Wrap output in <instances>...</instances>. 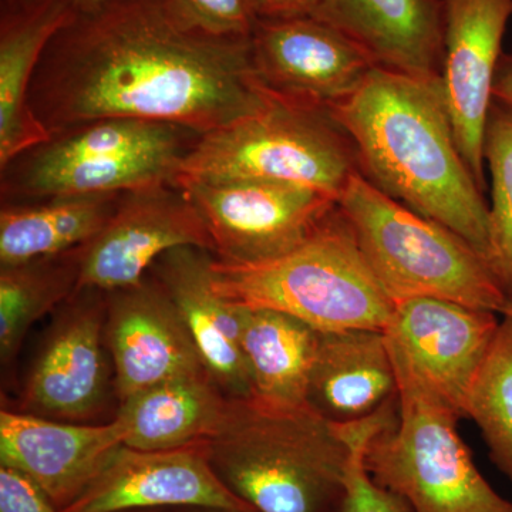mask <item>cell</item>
Listing matches in <instances>:
<instances>
[{
	"label": "cell",
	"mask_w": 512,
	"mask_h": 512,
	"mask_svg": "<svg viewBox=\"0 0 512 512\" xmlns=\"http://www.w3.org/2000/svg\"><path fill=\"white\" fill-rule=\"evenodd\" d=\"M271 97L251 37L210 35L174 0H117L76 13L50 40L29 90L49 134L138 119L202 136L258 113Z\"/></svg>",
	"instance_id": "cell-1"
},
{
	"label": "cell",
	"mask_w": 512,
	"mask_h": 512,
	"mask_svg": "<svg viewBox=\"0 0 512 512\" xmlns=\"http://www.w3.org/2000/svg\"><path fill=\"white\" fill-rule=\"evenodd\" d=\"M328 110L352 140L369 183L451 229L488 264L490 205L461 156L441 83L375 67Z\"/></svg>",
	"instance_id": "cell-2"
},
{
	"label": "cell",
	"mask_w": 512,
	"mask_h": 512,
	"mask_svg": "<svg viewBox=\"0 0 512 512\" xmlns=\"http://www.w3.org/2000/svg\"><path fill=\"white\" fill-rule=\"evenodd\" d=\"M205 447L218 478L254 512H336L345 494L348 443L311 404L228 397Z\"/></svg>",
	"instance_id": "cell-3"
},
{
	"label": "cell",
	"mask_w": 512,
	"mask_h": 512,
	"mask_svg": "<svg viewBox=\"0 0 512 512\" xmlns=\"http://www.w3.org/2000/svg\"><path fill=\"white\" fill-rule=\"evenodd\" d=\"M212 288L241 308L271 309L318 332L389 326L394 303L384 292L336 207L299 247L255 264L212 259Z\"/></svg>",
	"instance_id": "cell-4"
},
{
	"label": "cell",
	"mask_w": 512,
	"mask_h": 512,
	"mask_svg": "<svg viewBox=\"0 0 512 512\" xmlns=\"http://www.w3.org/2000/svg\"><path fill=\"white\" fill-rule=\"evenodd\" d=\"M338 207L393 303L433 298L503 312L507 293L476 249L451 229L393 200L360 173L350 178Z\"/></svg>",
	"instance_id": "cell-5"
},
{
	"label": "cell",
	"mask_w": 512,
	"mask_h": 512,
	"mask_svg": "<svg viewBox=\"0 0 512 512\" xmlns=\"http://www.w3.org/2000/svg\"><path fill=\"white\" fill-rule=\"evenodd\" d=\"M201 134L163 121L101 119L50 134L0 170L2 202L174 183Z\"/></svg>",
	"instance_id": "cell-6"
},
{
	"label": "cell",
	"mask_w": 512,
	"mask_h": 512,
	"mask_svg": "<svg viewBox=\"0 0 512 512\" xmlns=\"http://www.w3.org/2000/svg\"><path fill=\"white\" fill-rule=\"evenodd\" d=\"M356 173L360 171L355 146L328 109L272 93L258 113L202 134L174 183L279 181L313 188L339 201Z\"/></svg>",
	"instance_id": "cell-7"
},
{
	"label": "cell",
	"mask_w": 512,
	"mask_h": 512,
	"mask_svg": "<svg viewBox=\"0 0 512 512\" xmlns=\"http://www.w3.org/2000/svg\"><path fill=\"white\" fill-rule=\"evenodd\" d=\"M389 348L399 410L367 444L369 476L413 512H512V501L485 480L458 434L460 417Z\"/></svg>",
	"instance_id": "cell-8"
},
{
	"label": "cell",
	"mask_w": 512,
	"mask_h": 512,
	"mask_svg": "<svg viewBox=\"0 0 512 512\" xmlns=\"http://www.w3.org/2000/svg\"><path fill=\"white\" fill-rule=\"evenodd\" d=\"M207 225L215 258L255 264L286 254L311 237L338 207L323 192L268 180L183 181Z\"/></svg>",
	"instance_id": "cell-9"
},
{
	"label": "cell",
	"mask_w": 512,
	"mask_h": 512,
	"mask_svg": "<svg viewBox=\"0 0 512 512\" xmlns=\"http://www.w3.org/2000/svg\"><path fill=\"white\" fill-rule=\"evenodd\" d=\"M215 254L200 211L174 183L121 192L103 229L82 248L79 289L113 292L136 285L174 248Z\"/></svg>",
	"instance_id": "cell-10"
},
{
	"label": "cell",
	"mask_w": 512,
	"mask_h": 512,
	"mask_svg": "<svg viewBox=\"0 0 512 512\" xmlns=\"http://www.w3.org/2000/svg\"><path fill=\"white\" fill-rule=\"evenodd\" d=\"M106 292L79 289L47 332L22 393L20 410L59 421L86 423L109 390Z\"/></svg>",
	"instance_id": "cell-11"
},
{
	"label": "cell",
	"mask_w": 512,
	"mask_h": 512,
	"mask_svg": "<svg viewBox=\"0 0 512 512\" xmlns=\"http://www.w3.org/2000/svg\"><path fill=\"white\" fill-rule=\"evenodd\" d=\"M498 313L433 298L394 302L389 345L431 392L466 419L468 394L500 320Z\"/></svg>",
	"instance_id": "cell-12"
},
{
	"label": "cell",
	"mask_w": 512,
	"mask_h": 512,
	"mask_svg": "<svg viewBox=\"0 0 512 512\" xmlns=\"http://www.w3.org/2000/svg\"><path fill=\"white\" fill-rule=\"evenodd\" d=\"M251 43L269 92L323 109L352 96L376 67L349 37L312 15L259 18Z\"/></svg>",
	"instance_id": "cell-13"
},
{
	"label": "cell",
	"mask_w": 512,
	"mask_h": 512,
	"mask_svg": "<svg viewBox=\"0 0 512 512\" xmlns=\"http://www.w3.org/2000/svg\"><path fill=\"white\" fill-rule=\"evenodd\" d=\"M441 90L457 146L485 191L484 130L512 0H443Z\"/></svg>",
	"instance_id": "cell-14"
},
{
	"label": "cell",
	"mask_w": 512,
	"mask_h": 512,
	"mask_svg": "<svg viewBox=\"0 0 512 512\" xmlns=\"http://www.w3.org/2000/svg\"><path fill=\"white\" fill-rule=\"evenodd\" d=\"M106 303L119 402L167 380L208 375L183 316L151 272L136 285L107 292Z\"/></svg>",
	"instance_id": "cell-15"
},
{
	"label": "cell",
	"mask_w": 512,
	"mask_h": 512,
	"mask_svg": "<svg viewBox=\"0 0 512 512\" xmlns=\"http://www.w3.org/2000/svg\"><path fill=\"white\" fill-rule=\"evenodd\" d=\"M187 507L254 512L212 470L205 443L173 450H137L123 444L62 512Z\"/></svg>",
	"instance_id": "cell-16"
},
{
	"label": "cell",
	"mask_w": 512,
	"mask_h": 512,
	"mask_svg": "<svg viewBox=\"0 0 512 512\" xmlns=\"http://www.w3.org/2000/svg\"><path fill=\"white\" fill-rule=\"evenodd\" d=\"M119 421L74 423L3 409L0 413V464L22 471L62 512L123 446Z\"/></svg>",
	"instance_id": "cell-17"
},
{
	"label": "cell",
	"mask_w": 512,
	"mask_h": 512,
	"mask_svg": "<svg viewBox=\"0 0 512 512\" xmlns=\"http://www.w3.org/2000/svg\"><path fill=\"white\" fill-rule=\"evenodd\" d=\"M311 15L349 37L376 67L441 83L443 0H319Z\"/></svg>",
	"instance_id": "cell-18"
},
{
	"label": "cell",
	"mask_w": 512,
	"mask_h": 512,
	"mask_svg": "<svg viewBox=\"0 0 512 512\" xmlns=\"http://www.w3.org/2000/svg\"><path fill=\"white\" fill-rule=\"evenodd\" d=\"M212 252L180 247L165 252L151 268L170 293L190 330L208 375L227 397L254 396L241 345V308L212 288Z\"/></svg>",
	"instance_id": "cell-19"
},
{
	"label": "cell",
	"mask_w": 512,
	"mask_h": 512,
	"mask_svg": "<svg viewBox=\"0 0 512 512\" xmlns=\"http://www.w3.org/2000/svg\"><path fill=\"white\" fill-rule=\"evenodd\" d=\"M76 16L67 0H0V168L43 143L29 90L46 47Z\"/></svg>",
	"instance_id": "cell-20"
},
{
	"label": "cell",
	"mask_w": 512,
	"mask_h": 512,
	"mask_svg": "<svg viewBox=\"0 0 512 512\" xmlns=\"http://www.w3.org/2000/svg\"><path fill=\"white\" fill-rule=\"evenodd\" d=\"M397 399V377L386 332H320L308 403L326 419H366Z\"/></svg>",
	"instance_id": "cell-21"
},
{
	"label": "cell",
	"mask_w": 512,
	"mask_h": 512,
	"mask_svg": "<svg viewBox=\"0 0 512 512\" xmlns=\"http://www.w3.org/2000/svg\"><path fill=\"white\" fill-rule=\"evenodd\" d=\"M228 397L208 375L178 377L120 402L124 446L173 450L205 443L224 416Z\"/></svg>",
	"instance_id": "cell-22"
},
{
	"label": "cell",
	"mask_w": 512,
	"mask_h": 512,
	"mask_svg": "<svg viewBox=\"0 0 512 512\" xmlns=\"http://www.w3.org/2000/svg\"><path fill=\"white\" fill-rule=\"evenodd\" d=\"M120 194L2 202L0 266L22 264L82 248L110 220Z\"/></svg>",
	"instance_id": "cell-23"
},
{
	"label": "cell",
	"mask_w": 512,
	"mask_h": 512,
	"mask_svg": "<svg viewBox=\"0 0 512 512\" xmlns=\"http://www.w3.org/2000/svg\"><path fill=\"white\" fill-rule=\"evenodd\" d=\"M241 319V345L254 396L276 406L309 404V382L320 332L271 309L241 308Z\"/></svg>",
	"instance_id": "cell-24"
},
{
	"label": "cell",
	"mask_w": 512,
	"mask_h": 512,
	"mask_svg": "<svg viewBox=\"0 0 512 512\" xmlns=\"http://www.w3.org/2000/svg\"><path fill=\"white\" fill-rule=\"evenodd\" d=\"M82 248L0 268L3 367H9L18 356L23 340L37 320L62 308L79 291Z\"/></svg>",
	"instance_id": "cell-25"
},
{
	"label": "cell",
	"mask_w": 512,
	"mask_h": 512,
	"mask_svg": "<svg viewBox=\"0 0 512 512\" xmlns=\"http://www.w3.org/2000/svg\"><path fill=\"white\" fill-rule=\"evenodd\" d=\"M466 419L477 424L491 461L512 483V318L500 326L468 394Z\"/></svg>",
	"instance_id": "cell-26"
},
{
	"label": "cell",
	"mask_w": 512,
	"mask_h": 512,
	"mask_svg": "<svg viewBox=\"0 0 512 512\" xmlns=\"http://www.w3.org/2000/svg\"><path fill=\"white\" fill-rule=\"evenodd\" d=\"M483 154L491 175L488 265L512 298V107L495 99L485 124Z\"/></svg>",
	"instance_id": "cell-27"
},
{
	"label": "cell",
	"mask_w": 512,
	"mask_h": 512,
	"mask_svg": "<svg viewBox=\"0 0 512 512\" xmlns=\"http://www.w3.org/2000/svg\"><path fill=\"white\" fill-rule=\"evenodd\" d=\"M396 416L397 403L392 402L366 419L345 423L336 421L350 450L345 494L336 512H413L404 498L377 485L365 466L367 444Z\"/></svg>",
	"instance_id": "cell-28"
},
{
	"label": "cell",
	"mask_w": 512,
	"mask_h": 512,
	"mask_svg": "<svg viewBox=\"0 0 512 512\" xmlns=\"http://www.w3.org/2000/svg\"><path fill=\"white\" fill-rule=\"evenodd\" d=\"M195 26L220 37H251L259 18L258 0H174Z\"/></svg>",
	"instance_id": "cell-29"
},
{
	"label": "cell",
	"mask_w": 512,
	"mask_h": 512,
	"mask_svg": "<svg viewBox=\"0 0 512 512\" xmlns=\"http://www.w3.org/2000/svg\"><path fill=\"white\" fill-rule=\"evenodd\" d=\"M0 512H60L22 471L0 464Z\"/></svg>",
	"instance_id": "cell-30"
},
{
	"label": "cell",
	"mask_w": 512,
	"mask_h": 512,
	"mask_svg": "<svg viewBox=\"0 0 512 512\" xmlns=\"http://www.w3.org/2000/svg\"><path fill=\"white\" fill-rule=\"evenodd\" d=\"M319 0H258L261 18L311 15Z\"/></svg>",
	"instance_id": "cell-31"
},
{
	"label": "cell",
	"mask_w": 512,
	"mask_h": 512,
	"mask_svg": "<svg viewBox=\"0 0 512 512\" xmlns=\"http://www.w3.org/2000/svg\"><path fill=\"white\" fill-rule=\"evenodd\" d=\"M494 99L512 107V55H503L494 82Z\"/></svg>",
	"instance_id": "cell-32"
},
{
	"label": "cell",
	"mask_w": 512,
	"mask_h": 512,
	"mask_svg": "<svg viewBox=\"0 0 512 512\" xmlns=\"http://www.w3.org/2000/svg\"><path fill=\"white\" fill-rule=\"evenodd\" d=\"M117 2V0H67L72 9L76 13H92L96 12L110 3Z\"/></svg>",
	"instance_id": "cell-33"
},
{
	"label": "cell",
	"mask_w": 512,
	"mask_h": 512,
	"mask_svg": "<svg viewBox=\"0 0 512 512\" xmlns=\"http://www.w3.org/2000/svg\"><path fill=\"white\" fill-rule=\"evenodd\" d=\"M175 512H237V511L218 510V508L187 507V508H175Z\"/></svg>",
	"instance_id": "cell-34"
},
{
	"label": "cell",
	"mask_w": 512,
	"mask_h": 512,
	"mask_svg": "<svg viewBox=\"0 0 512 512\" xmlns=\"http://www.w3.org/2000/svg\"><path fill=\"white\" fill-rule=\"evenodd\" d=\"M119 512H175V508H147V510H127Z\"/></svg>",
	"instance_id": "cell-35"
},
{
	"label": "cell",
	"mask_w": 512,
	"mask_h": 512,
	"mask_svg": "<svg viewBox=\"0 0 512 512\" xmlns=\"http://www.w3.org/2000/svg\"><path fill=\"white\" fill-rule=\"evenodd\" d=\"M501 315L504 316H510L512 318V298H508L507 303H505L503 312H501Z\"/></svg>",
	"instance_id": "cell-36"
}]
</instances>
